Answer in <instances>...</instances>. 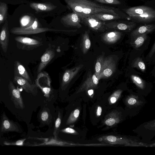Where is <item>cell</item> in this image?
I'll use <instances>...</instances> for the list:
<instances>
[{
  "instance_id": "14",
  "label": "cell",
  "mask_w": 155,
  "mask_h": 155,
  "mask_svg": "<svg viewBox=\"0 0 155 155\" xmlns=\"http://www.w3.org/2000/svg\"><path fill=\"white\" fill-rule=\"evenodd\" d=\"M130 17L134 22L142 23L151 22L155 19V10L153 9L140 15Z\"/></svg>"
},
{
  "instance_id": "3",
  "label": "cell",
  "mask_w": 155,
  "mask_h": 155,
  "mask_svg": "<svg viewBox=\"0 0 155 155\" xmlns=\"http://www.w3.org/2000/svg\"><path fill=\"white\" fill-rule=\"evenodd\" d=\"M17 48L24 50H32L42 45V42L32 38L21 36L15 38Z\"/></svg>"
},
{
  "instance_id": "28",
  "label": "cell",
  "mask_w": 155,
  "mask_h": 155,
  "mask_svg": "<svg viewBox=\"0 0 155 155\" xmlns=\"http://www.w3.org/2000/svg\"><path fill=\"white\" fill-rule=\"evenodd\" d=\"M132 66L141 70L142 72L145 71V65L142 59L140 58H136L132 64Z\"/></svg>"
},
{
  "instance_id": "15",
  "label": "cell",
  "mask_w": 155,
  "mask_h": 155,
  "mask_svg": "<svg viewBox=\"0 0 155 155\" xmlns=\"http://www.w3.org/2000/svg\"><path fill=\"white\" fill-rule=\"evenodd\" d=\"M54 50L51 49L47 50L41 58V61L38 68V73H39L45 67L55 56Z\"/></svg>"
},
{
  "instance_id": "24",
  "label": "cell",
  "mask_w": 155,
  "mask_h": 155,
  "mask_svg": "<svg viewBox=\"0 0 155 155\" xmlns=\"http://www.w3.org/2000/svg\"><path fill=\"white\" fill-rule=\"evenodd\" d=\"M8 10L7 5L0 2V25L7 20Z\"/></svg>"
},
{
  "instance_id": "7",
  "label": "cell",
  "mask_w": 155,
  "mask_h": 155,
  "mask_svg": "<svg viewBox=\"0 0 155 155\" xmlns=\"http://www.w3.org/2000/svg\"><path fill=\"white\" fill-rule=\"evenodd\" d=\"M107 28L129 32L136 26V23L129 21H114L106 23Z\"/></svg>"
},
{
  "instance_id": "19",
  "label": "cell",
  "mask_w": 155,
  "mask_h": 155,
  "mask_svg": "<svg viewBox=\"0 0 155 155\" xmlns=\"http://www.w3.org/2000/svg\"><path fill=\"white\" fill-rule=\"evenodd\" d=\"M30 6L36 12H44L51 11L56 8V6L50 3L32 2Z\"/></svg>"
},
{
  "instance_id": "4",
  "label": "cell",
  "mask_w": 155,
  "mask_h": 155,
  "mask_svg": "<svg viewBox=\"0 0 155 155\" xmlns=\"http://www.w3.org/2000/svg\"><path fill=\"white\" fill-rule=\"evenodd\" d=\"M80 19L81 22L95 32H104L107 28L105 21L96 19L90 16L81 18Z\"/></svg>"
},
{
  "instance_id": "39",
  "label": "cell",
  "mask_w": 155,
  "mask_h": 155,
  "mask_svg": "<svg viewBox=\"0 0 155 155\" xmlns=\"http://www.w3.org/2000/svg\"><path fill=\"white\" fill-rule=\"evenodd\" d=\"M136 102V100L134 98L130 99L128 101V103L130 104H133Z\"/></svg>"
},
{
  "instance_id": "31",
  "label": "cell",
  "mask_w": 155,
  "mask_h": 155,
  "mask_svg": "<svg viewBox=\"0 0 155 155\" xmlns=\"http://www.w3.org/2000/svg\"><path fill=\"white\" fill-rule=\"evenodd\" d=\"M96 2L105 4L113 5H120L121 2L119 0H94Z\"/></svg>"
},
{
  "instance_id": "6",
  "label": "cell",
  "mask_w": 155,
  "mask_h": 155,
  "mask_svg": "<svg viewBox=\"0 0 155 155\" xmlns=\"http://www.w3.org/2000/svg\"><path fill=\"white\" fill-rule=\"evenodd\" d=\"M8 87L11 99L15 107L19 109H24L25 107V105L20 90L15 87L12 81H9Z\"/></svg>"
},
{
  "instance_id": "1",
  "label": "cell",
  "mask_w": 155,
  "mask_h": 155,
  "mask_svg": "<svg viewBox=\"0 0 155 155\" xmlns=\"http://www.w3.org/2000/svg\"><path fill=\"white\" fill-rule=\"evenodd\" d=\"M80 19L98 13H106L122 16L121 12L114 7L99 4L91 0H62Z\"/></svg>"
},
{
  "instance_id": "21",
  "label": "cell",
  "mask_w": 155,
  "mask_h": 155,
  "mask_svg": "<svg viewBox=\"0 0 155 155\" xmlns=\"http://www.w3.org/2000/svg\"><path fill=\"white\" fill-rule=\"evenodd\" d=\"M90 16L96 19L106 21L112 20H117L122 18L123 16L119 15H114L106 13H98L91 15Z\"/></svg>"
},
{
  "instance_id": "33",
  "label": "cell",
  "mask_w": 155,
  "mask_h": 155,
  "mask_svg": "<svg viewBox=\"0 0 155 155\" xmlns=\"http://www.w3.org/2000/svg\"><path fill=\"white\" fill-rule=\"evenodd\" d=\"M61 131L64 133L73 134H76L78 133L70 127H67L63 129Z\"/></svg>"
},
{
  "instance_id": "8",
  "label": "cell",
  "mask_w": 155,
  "mask_h": 155,
  "mask_svg": "<svg viewBox=\"0 0 155 155\" xmlns=\"http://www.w3.org/2000/svg\"><path fill=\"white\" fill-rule=\"evenodd\" d=\"M13 82L28 93L34 95L37 92V85L35 84H31L28 80L22 77L14 76Z\"/></svg>"
},
{
  "instance_id": "36",
  "label": "cell",
  "mask_w": 155,
  "mask_h": 155,
  "mask_svg": "<svg viewBox=\"0 0 155 155\" xmlns=\"http://www.w3.org/2000/svg\"><path fill=\"white\" fill-rule=\"evenodd\" d=\"M105 123L107 125L111 126L115 123V120L113 118H109L106 120Z\"/></svg>"
},
{
  "instance_id": "20",
  "label": "cell",
  "mask_w": 155,
  "mask_h": 155,
  "mask_svg": "<svg viewBox=\"0 0 155 155\" xmlns=\"http://www.w3.org/2000/svg\"><path fill=\"white\" fill-rule=\"evenodd\" d=\"M155 28L154 24L144 25L139 26L131 32V35L133 37L137 35L147 34L153 31Z\"/></svg>"
},
{
  "instance_id": "17",
  "label": "cell",
  "mask_w": 155,
  "mask_h": 155,
  "mask_svg": "<svg viewBox=\"0 0 155 155\" xmlns=\"http://www.w3.org/2000/svg\"><path fill=\"white\" fill-rule=\"evenodd\" d=\"M121 35V32L114 31L105 33L102 35L101 38L104 42L108 44H112L117 41Z\"/></svg>"
},
{
  "instance_id": "41",
  "label": "cell",
  "mask_w": 155,
  "mask_h": 155,
  "mask_svg": "<svg viewBox=\"0 0 155 155\" xmlns=\"http://www.w3.org/2000/svg\"><path fill=\"white\" fill-rule=\"evenodd\" d=\"M110 101L112 103H114L116 101V98L114 97H112L110 99Z\"/></svg>"
},
{
  "instance_id": "11",
  "label": "cell",
  "mask_w": 155,
  "mask_h": 155,
  "mask_svg": "<svg viewBox=\"0 0 155 155\" xmlns=\"http://www.w3.org/2000/svg\"><path fill=\"white\" fill-rule=\"evenodd\" d=\"M9 35L8 21L6 20L0 32V45L3 51L5 53L8 48Z\"/></svg>"
},
{
  "instance_id": "38",
  "label": "cell",
  "mask_w": 155,
  "mask_h": 155,
  "mask_svg": "<svg viewBox=\"0 0 155 155\" xmlns=\"http://www.w3.org/2000/svg\"><path fill=\"white\" fill-rule=\"evenodd\" d=\"M107 139L108 141L111 142H114L117 140V138L115 137L112 136L107 137Z\"/></svg>"
},
{
  "instance_id": "9",
  "label": "cell",
  "mask_w": 155,
  "mask_h": 155,
  "mask_svg": "<svg viewBox=\"0 0 155 155\" xmlns=\"http://www.w3.org/2000/svg\"><path fill=\"white\" fill-rule=\"evenodd\" d=\"M61 22L69 27L80 28L82 27L80 18L73 12L63 16L61 19Z\"/></svg>"
},
{
  "instance_id": "2",
  "label": "cell",
  "mask_w": 155,
  "mask_h": 155,
  "mask_svg": "<svg viewBox=\"0 0 155 155\" xmlns=\"http://www.w3.org/2000/svg\"><path fill=\"white\" fill-rule=\"evenodd\" d=\"M46 31H54L65 32V30L57 29L39 27L38 19L35 18L31 26L27 27H15L12 28L10 32L16 35H28L36 34Z\"/></svg>"
},
{
  "instance_id": "32",
  "label": "cell",
  "mask_w": 155,
  "mask_h": 155,
  "mask_svg": "<svg viewBox=\"0 0 155 155\" xmlns=\"http://www.w3.org/2000/svg\"><path fill=\"white\" fill-rule=\"evenodd\" d=\"M61 121V114L59 112L58 117L55 121V127L54 132V134L55 138H56L57 133L60 126Z\"/></svg>"
},
{
  "instance_id": "13",
  "label": "cell",
  "mask_w": 155,
  "mask_h": 155,
  "mask_svg": "<svg viewBox=\"0 0 155 155\" xmlns=\"http://www.w3.org/2000/svg\"><path fill=\"white\" fill-rule=\"evenodd\" d=\"M99 80L94 74H88L87 77L84 82L78 89L76 93H78L87 90L88 89L95 87L98 84Z\"/></svg>"
},
{
  "instance_id": "40",
  "label": "cell",
  "mask_w": 155,
  "mask_h": 155,
  "mask_svg": "<svg viewBox=\"0 0 155 155\" xmlns=\"http://www.w3.org/2000/svg\"><path fill=\"white\" fill-rule=\"evenodd\" d=\"M101 107L100 106H99L97 108V115L98 116H99L101 115Z\"/></svg>"
},
{
  "instance_id": "42",
  "label": "cell",
  "mask_w": 155,
  "mask_h": 155,
  "mask_svg": "<svg viewBox=\"0 0 155 155\" xmlns=\"http://www.w3.org/2000/svg\"><path fill=\"white\" fill-rule=\"evenodd\" d=\"M93 90L92 89L89 90L88 91V93L89 95H92L93 94Z\"/></svg>"
},
{
  "instance_id": "27",
  "label": "cell",
  "mask_w": 155,
  "mask_h": 155,
  "mask_svg": "<svg viewBox=\"0 0 155 155\" xmlns=\"http://www.w3.org/2000/svg\"><path fill=\"white\" fill-rule=\"evenodd\" d=\"M80 114V110L78 109L74 110L71 114L67 120L66 124H69L74 123L78 119Z\"/></svg>"
},
{
  "instance_id": "30",
  "label": "cell",
  "mask_w": 155,
  "mask_h": 155,
  "mask_svg": "<svg viewBox=\"0 0 155 155\" xmlns=\"http://www.w3.org/2000/svg\"><path fill=\"white\" fill-rule=\"evenodd\" d=\"M26 138L20 139L15 142H10L6 141L3 142V144L5 145H16L18 146H23Z\"/></svg>"
},
{
  "instance_id": "35",
  "label": "cell",
  "mask_w": 155,
  "mask_h": 155,
  "mask_svg": "<svg viewBox=\"0 0 155 155\" xmlns=\"http://www.w3.org/2000/svg\"><path fill=\"white\" fill-rule=\"evenodd\" d=\"M42 91L44 93L45 96L48 97L49 96V94L51 91V88L50 87H44L40 88Z\"/></svg>"
},
{
  "instance_id": "25",
  "label": "cell",
  "mask_w": 155,
  "mask_h": 155,
  "mask_svg": "<svg viewBox=\"0 0 155 155\" xmlns=\"http://www.w3.org/2000/svg\"><path fill=\"white\" fill-rule=\"evenodd\" d=\"M104 58V54H102L97 58L96 60L94 74L97 78L101 72Z\"/></svg>"
},
{
  "instance_id": "29",
  "label": "cell",
  "mask_w": 155,
  "mask_h": 155,
  "mask_svg": "<svg viewBox=\"0 0 155 155\" xmlns=\"http://www.w3.org/2000/svg\"><path fill=\"white\" fill-rule=\"evenodd\" d=\"M131 78L133 82L138 86L141 88H143L144 86V82L143 80L138 76L132 75Z\"/></svg>"
},
{
  "instance_id": "10",
  "label": "cell",
  "mask_w": 155,
  "mask_h": 155,
  "mask_svg": "<svg viewBox=\"0 0 155 155\" xmlns=\"http://www.w3.org/2000/svg\"><path fill=\"white\" fill-rule=\"evenodd\" d=\"M83 66V65L80 64L65 70L62 78L61 88L64 89V88L66 87Z\"/></svg>"
},
{
  "instance_id": "26",
  "label": "cell",
  "mask_w": 155,
  "mask_h": 155,
  "mask_svg": "<svg viewBox=\"0 0 155 155\" xmlns=\"http://www.w3.org/2000/svg\"><path fill=\"white\" fill-rule=\"evenodd\" d=\"M30 16L25 15L22 16L20 19L21 27H27L31 25L34 21Z\"/></svg>"
},
{
  "instance_id": "18",
  "label": "cell",
  "mask_w": 155,
  "mask_h": 155,
  "mask_svg": "<svg viewBox=\"0 0 155 155\" xmlns=\"http://www.w3.org/2000/svg\"><path fill=\"white\" fill-rule=\"evenodd\" d=\"M14 76L22 77L31 83V79L27 71L20 62L18 61L14 62Z\"/></svg>"
},
{
  "instance_id": "22",
  "label": "cell",
  "mask_w": 155,
  "mask_h": 155,
  "mask_svg": "<svg viewBox=\"0 0 155 155\" xmlns=\"http://www.w3.org/2000/svg\"><path fill=\"white\" fill-rule=\"evenodd\" d=\"M91 45L89 32L88 31H85L82 35L80 44V47L83 54L87 53Z\"/></svg>"
},
{
  "instance_id": "12",
  "label": "cell",
  "mask_w": 155,
  "mask_h": 155,
  "mask_svg": "<svg viewBox=\"0 0 155 155\" xmlns=\"http://www.w3.org/2000/svg\"><path fill=\"white\" fill-rule=\"evenodd\" d=\"M0 130L2 132H19V130L17 124L10 120L5 113H3L2 116Z\"/></svg>"
},
{
  "instance_id": "16",
  "label": "cell",
  "mask_w": 155,
  "mask_h": 155,
  "mask_svg": "<svg viewBox=\"0 0 155 155\" xmlns=\"http://www.w3.org/2000/svg\"><path fill=\"white\" fill-rule=\"evenodd\" d=\"M153 9L149 6L142 5L130 7L123 10L129 17H131L142 15Z\"/></svg>"
},
{
  "instance_id": "23",
  "label": "cell",
  "mask_w": 155,
  "mask_h": 155,
  "mask_svg": "<svg viewBox=\"0 0 155 155\" xmlns=\"http://www.w3.org/2000/svg\"><path fill=\"white\" fill-rule=\"evenodd\" d=\"M147 38L146 34H143L134 37V40L131 43L132 46L134 48H137L141 46Z\"/></svg>"
},
{
  "instance_id": "37",
  "label": "cell",
  "mask_w": 155,
  "mask_h": 155,
  "mask_svg": "<svg viewBox=\"0 0 155 155\" xmlns=\"http://www.w3.org/2000/svg\"><path fill=\"white\" fill-rule=\"evenodd\" d=\"M155 51V43L154 42L151 48L149 53V56L151 58L154 53Z\"/></svg>"
},
{
  "instance_id": "34",
  "label": "cell",
  "mask_w": 155,
  "mask_h": 155,
  "mask_svg": "<svg viewBox=\"0 0 155 155\" xmlns=\"http://www.w3.org/2000/svg\"><path fill=\"white\" fill-rule=\"evenodd\" d=\"M49 115L48 112L46 111L42 112L41 115V118L44 121H46L48 119Z\"/></svg>"
},
{
  "instance_id": "5",
  "label": "cell",
  "mask_w": 155,
  "mask_h": 155,
  "mask_svg": "<svg viewBox=\"0 0 155 155\" xmlns=\"http://www.w3.org/2000/svg\"><path fill=\"white\" fill-rule=\"evenodd\" d=\"M116 64L112 57L105 58L101 72L97 77L99 80L110 77L116 70Z\"/></svg>"
}]
</instances>
